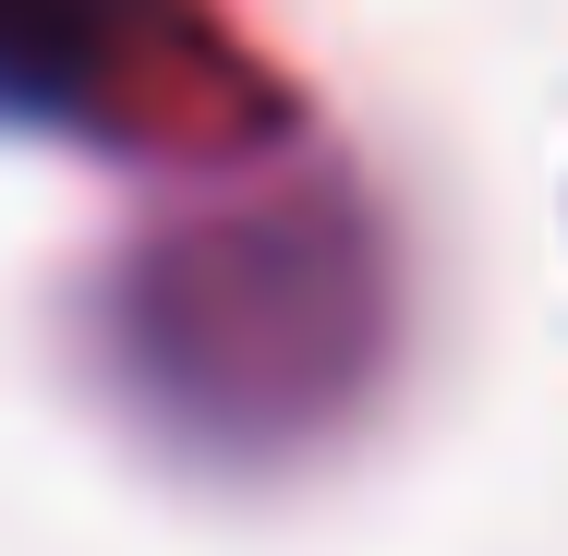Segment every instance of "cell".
Segmentation results:
<instances>
[{"instance_id":"obj_1","label":"cell","mask_w":568,"mask_h":556,"mask_svg":"<svg viewBox=\"0 0 568 556\" xmlns=\"http://www.w3.org/2000/svg\"><path fill=\"white\" fill-rule=\"evenodd\" d=\"M61 49H73L61 0H0V61H12V85H49V73H61Z\"/></svg>"}]
</instances>
